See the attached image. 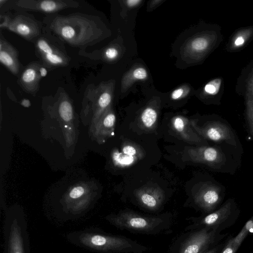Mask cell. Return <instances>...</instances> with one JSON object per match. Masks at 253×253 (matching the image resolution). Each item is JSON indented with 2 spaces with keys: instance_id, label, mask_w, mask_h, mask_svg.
Segmentation results:
<instances>
[{
  "instance_id": "cell-1",
  "label": "cell",
  "mask_w": 253,
  "mask_h": 253,
  "mask_svg": "<svg viewBox=\"0 0 253 253\" xmlns=\"http://www.w3.org/2000/svg\"><path fill=\"white\" fill-rule=\"evenodd\" d=\"M43 24L64 42L82 50L95 44L103 34L96 16L79 12L48 15L43 18Z\"/></svg>"
},
{
  "instance_id": "cell-2",
  "label": "cell",
  "mask_w": 253,
  "mask_h": 253,
  "mask_svg": "<svg viewBox=\"0 0 253 253\" xmlns=\"http://www.w3.org/2000/svg\"><path fill=\"white\" fill-rule=\"evenodd\" d=\"M67 238L75 246L100 253H142L148 249L130 239L96 229L73 232L68 234Z\"/></svg>"
},
{
  "instance_id": "cell-3",
  "label": "cell",
  "mask_w": 253,
  "mask_h": 253,
  "mask_svg": "<svg viewBox=\"0 0 253 253\" xmlns=\"http://www.w3.org/2000/svg\"><path fill=\"white\" fill-rule=\"evenodd\" d=\"M243 150L232 145L216 144L190 147V160L216 172L235 174L241 165Z\"/></svg>"
},
{
  "instance_id": "cell-4",
  "label": "cell",
  "mask_w": 253,
  "mask_h": 253,
  "mask_svg": "<svg viewBox=\"0 0 253 253\" xmlns=\"http://www.w3.org/2000/svg\"><path fill=\"white\" fill-rule=\"evenodd\" d=\"M106 219L121 230L147 234L163 232L169 228L171 222L168 216H145L129 211L109 215Z\"/></svg>"
},
{
  "instance_id": "cell-5",
  "label": "cell",
  "mask_w": 253,
  "mask_h": 253,
  "mask_svg": "<svg viewBox=\"0 0 253 253\" xmlns=\"http://www.w3.org/2000/svg\"><path fill=\"white\" fill-rule=\"evenodd\" d=\"M3 253H31L27 221L20 210L6 213L3 226Z\"/></svg>"
},
{
  "instance_id": "cell-6",
  "label": "cell",
  "mask_w": 253,
  "mask_h": 253,
  "mask_svg": "<svg viewBox=\"0 0 253 253\" xmlns=\"http://www.w3.org/2000/svg\"><path fill=\"white\" fill-rule=\"evenodd\" d=\"M240 212L235 200L228 198L213 211L198 217L191 218L192 223L186 228L185 230L209 228L221 232L235 223Z\"/></svg>"
},
{
  "instance_id": "cell-7",
  "label": "cell",
  "mask_w": 253,
  "mask_h": 253,
  "mask_svg": "<svg viewBox=\"0 0 253 253\" xmlns=\"http://www.w3.org/2000/svg\"><path fill=\"white\" fill-rule=\"evenodd\" d=\"M36 56L48 69L67 66L71 60L64 42L44 27L41 36L34 42Z\"/></svg>"
},
{
  "instance_id": "cell-8",
  "label": "cell",
  "mask_w": 253,
  "mask_h": 253,
  "mask_svg": "<svg viewBox=\"0 0 253 253\" xmlns=\"http://www.w3.org/2000/svg\"><path fill=\"white\" fill-rule=\"evenodd\" d=\"M195 131L202 138L213 144L232 145L243 149L238 136L230 124L220 116H214L199 126L198 120H191Z\"/></svg>"
},
{
  "instance_id": "cell-9",
  "label": "cell",
  "mask_w": 253,
  "mask_h": 253,
  "mask_svg": "<svg viewBox=\"0 0 253 253\" xmlns=\"http://www.w3.org/2000/svg\"><path fill=\"white\" fill-rule=\"evenodd\" d=\"M196 188L193 193V203L204 214L213 211L222 204L226 188L213 177L208 176L200 181Z\"/></svg>"
},
{
  "instance_id": "cell-10",
  "label": "cell",
  "mask_w": 253,
  "mask_h": 253,
  "mask_svg": "<svg viewBox=\"0 0 253 253\" xmlns=\"http://www.w3.org/2000/svg\"><path fill=\"white\" fill-rule=\"evenodd\" d=\"M0 28L7 29L33 43L42 34L44 26L28 12L15 11L11 15L0 14Z\"/></svg>"
},
{
  "instance_id": "cell-11",
  "label": "cell",
  "mask_w": 253,
  "mask_h": 253,
  "mask_svg": "<svg viewBox=\"0 0 253 253\" xmlns=\"http://www.w3.org/2000/svg\"><path fill=\"white\" fill-rule=\"evenodd\" d=\"M80 2L74 0H8L0 6L4 12L10 10L20 12H38L48 15L67 8H77Z\"/></svg>"
},
{
  "instance_id": "cell-12",
  "label": "cell",
  "mask_w": 253,
  "mask_h": 253,
  "mask_svg": "<svg viewBox=\"0 0 253 253\" xmlns=\"http://www.w3.org/2000/svg\"><path fill=\"white\" fill-rule=\"evenodd\" d=\"M227 235L209 228L190 231L181 243L179 253H204L220 243Z\"/></svg>"
},
{
  "instance_id": "cell-13",
  "label": "cell",
  "mask_w": 253,
  "mask_h": 253,
  "mask_svg": "<svg viewBox=\"0 0 253 253\" xmlns=\"http://www.w3.org/2000/svg\"><path fill=\"white\" fill-rule=\"evenodd\" d=\"M47 74V68L41 61H33L24 68L17 82L24 91L35 95L41 79Z\"/></svg>"
},
{
  "instance_id": "cell-14",
  "label": "cell",
  "mask_w": 253,
  "mask_h": 253,
  "mask_svg": "<svg viewBox=\"0 0 253 253\" xmlns=\"http://www.w3.org/2000/svg\"><path fill=\"white\" fill-rule=\"evenodd\" d=\"M17 49L0 34V61L13 75H20L24 67L19 60Z\"/></svg>"
},
{
  "instance_id": "cell-15",
  "label": "cell",
  "mask_w": 253,
  "mask_h": 253,
  "mask_svg": "<svg viewBox=\"0 0 253 253\" xmlns=\"http://www.w3.org/2000/svg\"><path fill=\"white\" fill-rule=\"evenodd\" d=\"M135 195L139 205L151 211L159 209L165 200L164 191L156 186H144L137 190Z\"/></svg>"
},
{
  "instance_id": "cell-16",
  "label": "cell",
  "mask_w": 253,
  "mask_h": 253,
  "mask_svg": "<svg viewBox=\"0 0 253 253\" xmlns=\"http://www.w3.org/2000/svg\"><path fill=\"white\" fill-rule=\"evenodd\" d=\"M174 131L184 140L198 146L209 145V142L200 136L193 129L191 120L178 116L174 117L171 121Z\"/></svg>"
},
{
  "instance_id": "cell-17",
  "label": "cell",
  "mask_w": 253,
  "mask_h": 253,
  "mask_svg": "<svg viewBox=\"0 0 253 253\" xmlns=\"http://www.w3.org/2000/svg\"><path fill=\"white\" fill-rule=\"evenodd\" d=\"M59 114L65 122H70L73 117V109L72 104L66 95H62L58 107Z\"/></svg>"
},
{
  "instance_id": "cell-18",
  "label": "cell",
  "mask_w": 253,
  "mask_h": 253,
  "mask_svg": "<svg viewBox=\"0 0 253 253\" xmlns=\"http://www.w3.org/2000/svg\"><path fill=\"white\" fill-rule=\"evenodd\" d=\"M157 113L152 107L146 108L142 112L140 120L143 126L146 128H152L155 125L157 120Z\"/></svg>"
},
{
  "instance_id": "cell-19",
  "label": "cell",
  "mask_w": 253,
  "mask_h": 253,
  "mask_svg": "<svg viewBox=\"0 0 253 253\" xmlns=\"http://www.w3.org/2000/svg\"><path fill=\"white\" fill-rule=\"evenodd\" d=\"M253 231V215L248 220L239 233L233 238L234 244L238 247L240 246L248 235Z\"/></svg>"
},
{
  "instance_id": "cell-20",
  "label": "cell",
  "mask_w": 253,
  "mask_h": 253,
  "mask_svg": "<svg viewBox=\"0 0 253 253\" xmlns=\"http://www.w3.org/2000/svg\"><path fill=\"white\" fill-rule=\"evenodd\" d=\"M210 46V41L205 37H198L190 42V49L193 52L201 53L206 51Z\"/></svg>"
},
{
  "instance_id": "cell-21",
  "label": "cell",
  "mask_w": 253,
  "mask_h": 253,
  "mask_svg": "<svg viewBox=\"0 0 253 253\" xmlns=\"http://www.w3.org/2000/svg\"><path fill=\"white\" fill-rule=\"evenodd\" d=\"M112 159L115 165L121 167H126L133 164L137 158L126 155L122 152L117 151L113 153Z\"/></svg>"
},
{
  "instance_id": "cell-22",
  "label": "cell",
  "mask_w": 253,
  "mask_h": 253,
  "mask_svg": "<svg viewBox=\"0 0 253 253\" xmlns=\"http://www.w3.org/2000/svg\"><path fill=\"white\" fill-rule=\"evenodd\" d=\"M116 122V116L112 111H108L105 113L102 121V126L107 131L114 133L113 129Z\"/></svg>"
},
{
  "instance_id": "cell-23",
  "label": "cell",
  "mask_w": 253,
  "mask_h": 253,
  "mask_svg": "<svg viewBox=\"0 0 253 253\" xmlns=\"http://www.w3.org/2000/svg\"><path fill=\"white\" fill-rule=\"evenodd\" d=\"M221 84V79H215L207 84L204 88V92L208 95L213 96L216 95Z\"/></svg>"
},
{
  "instance_id": "cell-24",
  "label": "cell",
  "mask_w": 253,
  "mask_h": 253,
  "mask_svg": "<svg viewBox=\"0 0 253 253\" xmlns=\"http://www.w3.org/2000/svg\"><path fill=\"white\" fill-rule=\"evenodd\" d=\"M249 32H241L236 35L232 42V47L233 48H238L242 47L249 37Z\"/></svg>"
},
{
  "instance_id": "cell-25",
  "label": "cell",
  "mask_w": 253,
  "mask_h": 253,
  "mask_svg": "<svg viewBox=\"0 0 253 253\" xmlns=\"http://www.w3.org/2000/svg\"><path fill=\"white\" fill-rule=\"evenodd\" d=\"M119 55L118 49L114 46H109L102 53V58L106 60L112 61L117 58Z\"/></svg>"
},
{
  "instance_id": "cell-26",
  "label": "cell",
  "mask_w": 253,
  "mask_h": 253,
  "mask_svg": "<svg viewBox=\"0 0 253 253\" xmlns=\"http://www.w3.org/2000/svg\"><path fill=\"white\" fill-rule=\"evenodd\" d=\"M233 238H230L224 245L220 253H236L239 247L233 242Z\"/></svg>"
},
{
  "instance_id": "cell-27",
  "label": "cell",
  "mask_w": 253,
  "mask_h": 253,
  "mask_svg": "<svg viewBox=\"0 0 253 253\" xmlns=\"http://www.w3.org/2000/svg\"><path fill=\"white\" fill-rule=\"evenodd\" d=\"M132 76L134 80H143L147 78L148 73L145 68L138 67L133 71Z\"/></svg>"
},
{
  "instance_id": "cell-28",
  "label": "cell",
  "mask_w": 253,
  "mask_h": 253,
  "mask_svg": "<svg viewBox=\"0 0 253 253\" xmlns=\"http://www.w3.org/2000/svg\"><path fill=\"white\" fill-rule=\"evenodd\" d=\"M84 193V187L77 186L72 189L69 193V197L72 200L78 199L81 197Z\"/></svg>"
},
{
  "instance_id": "cell-29",
  "label": "cell",
  "mask_w": 253,
  "mask_h": 253,
  "mask_svg": "<svg viewBox=\"0 0 253 253\" xmlns=\"http://www.w3.org/2000/svg\"><path fill=\"white\" fill-rule=\"evenodd\" d=\"M122 152L126 155L136 157L138 151L134 145L126 144L123 146Z\"/></svg>"
},
{
  "instance_id": "cell-30",
  "label": "cell",
  "mask_w": 253,
  "mask_h": 253,
  "mask_svg": "<svg viewBox=\"0 0 253 253\" xmlns=\"http://www.w3.org/2000/svg\"><path fill=\"white\" fill-rule=\"evenodd\" d=\"M185 90L182 87L178 88L173 91L171 94V98L173 100H177L184 96Z\"/></svg>"
},
{
  "instance_id": "cell-31",
  "label": "cell",
  "mask_w": 253,
  "mask_h": 253,
  "mask_svg": "<svg viewBox=\"0 0 253 253\" xmlns=\"http://www.w3.org/2000/svg\"><path fill=\"white\" fill-rule=\"evenodd\" d=\"M224 246V244L223 243H220L204 253H220Z\"/></svg>"
},
{
  "instance_id": "cell-32",
  "label": "cell",
  "mask_w": 253,
  "mask_h": 253,
  "mask_svg": "<svg viewBox=\"0 0 253 253\" xmlns=\"http://www.w3.org/2000/svg\"><path fill=\"white\" fill-rule=\"evenodd\" d=\"M142 0H129L126 1V4L129 7H133L139 4Z\"/></svg>"
},
{
  "instance_id": "cell-33",
  "label": "cell",
  "mask_w": 253,
  "mask_h": 253,
  "mask_svg": "<svg viewBox=\"0 0 253 253\" xmlns=\"http://www.w3.org/2000/svg\"><path fill=\"white\" fill-rule=\"evenodd\" d=\"M21 104L24 107H29L31 106L30 101L28 99H23L21 102Z\"/></svg>"
}]
</instances>
